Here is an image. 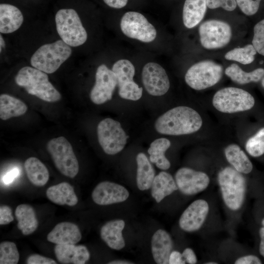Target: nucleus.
<instances>
[{
	"label": "nucleus",
	"mask_w": 264,
	"mask_h": 264,
	"mask_svg": "<svg viewBox=\"0 0 264 264\" xmlns=\"http://www.w3.org/2000/svg\"><path fill=\"white\" fill-rule=\"evenodd\" d=\"M202 125L199 114L192 108L179 106L167 110L155 120V130L169 135L189 134L198 131Z\"/></svg>",
	"instance_id": "obj_1"
},
{
	"label": "nucleus",
	"mask_w": 264,
	"mask_h": 264,
	"mask_svg": "<svg viewBox=\"0 0 264 264\" xmlns=\"http://www.w3.org/2000/svg\"><path fill=\"white\" fill-rule=\"evenodd\" d=\"M97 134L100 146L109 155H114L122 151L129 138L121 123L111 118H106L99 123Z\"/></svg>",
	"instance_id": "obj_8"
},
{
	"label": "nucleus",
	"mask_w": 264,
	"mask_h": 264,
	"mask_svg": "<svg viewBox=\"0 0 264 264\" xmlns=\"http://www.w3.org/2000/svg\"><path fill=\"white\" fill-rule=\"evenodd\" d=\"M109 264H133L129 261L125 260H115L112 261L108 263Z\"/></svg>",
	"instance_id": "obj_48"
},
{
	"label": "nucleus",
	"mask_w": 264,
	"mask_h": 264,
	"mask_svg": "<svg viewBox=\"0 0 264 264\" xmlns=\"http://www.w3.org/2000/svg\"><path fill=\"white\" fill-rule=\"evenodd\" d=\"M55 22L57 31L62 40L70 46H80L87 41V31L75 10H59L55 15Z\"/></svg>",
	"instance_id": "obj_5"
},
{
	"label": "nucleus",
	"mask_w": 264,
	"mask_h": 264,
	"mask_svg": "<svg viewBox=\"0 0 264 264\" xmlns=\"http://www.w3.org/2000/svg\"><path fill=\"white\" fill-rule=\"evenodd\" d=\"M72 49L59 40L42 45L30 59L31 66L46 73L55 72L71 55Z\"/></svg>",
	"instance_id": "obj_3"
},
{
	"label": "nucleus",
	"mask_w": 264,
	"mask_h": 264,
	"mask_svg": "<svg viewBox=\"0 0 264 264\" xmlns=\"http://www.w3.org/2000/svg\"><path fill=\"white\" fill-rule=\"evenodd\" d=\"M20 255L16 244L11 242H3L0 243V264H17Z\"/></svg>",
	"instance_id": "obj_34"
},
{
	"label": "nucleus",
	"mask_w": 264,
	"mask_h": 264,
	"mask_svg": "<svg viewBox=\"0 0 264 264\" xmlns=\"http://www.w3.org/2000/svg\"><path fill=\"white\" fill-rule=\"evenodd\" d=\"M23 17L20 10L7 3L0 4V32L8 34L18 30L22 25Z\"/></svg>",
	"instance_id": "obj_21"
},
{
	"label": "nucleus",
	"mask_w": 264,
	"mask_h": 264,
	"mask_svg": "<svg viewBox=\"0 0 264 264\" xmlns=\"http://www.w3.org/2000/svg\"><path fill=\"white\" fill-rule=\"evenodd\" d=\"M208 211L209 205L205 200L194 201L181 215L179 220L180 227L187 232L198 230L204 223Z\"/></svg>",
	"instance_id": "obj_16"
},
{
	"label": "nucleus",
	"mask_w": 264,
	"mask_h": 264,
	"mask_svg": "<svg viewBox=\"0 0 264 264\" xmlns=\"http://www.w3.org/2000/svg\"><path fill=\"white\" fill-rule=\"evenodd\" d=\"M17 227L24 235L33 233L38 228V220L34 208L26 204L18 205L15 211Z\"/></svg>",
	"instance_id": "obj_24"
},
{
	"label": "nucleus",
	"mask_w": 264,
	"mask_h": 264,
	"mask_svg": "<svg viewBox=\"0 0 264 264\" xmlns=\"http://www.w3.org/2000/svg\"><path fill=\"white\" fill-rule=\"evenodd\" d=\"M178 189L186 195H193L204 190L208 186L210 179L205 173L192 169L182 167L175 175Z\"/></svg>",
	"instance_id": "obj_14"
},
{
	"label": "nucleus",
	"mask_w": 264,
	"mask_h": 264,
	"mask_svg": "<svg viewBox=\"0 0 264 264\" xmlns=\"http://www.w3.org/2000/svg\"><path fill=\"white\" fill-rule=\"evenodd\" d=\"M185 262L183 259L182 254L177 251H172L169 256V264H183Z\"/></svg>",
	"instance_id": "obj_45"
},
{
	"label": "nucleus",
	"mask_w": 264,
	"mask_h": 264,
	"mask_svg": "<svg viewBox=\"0 0 264 264\" xmlns=\"http://www.w3.org/2000/svg\"><path fill=\"white\" fill-rule=\"evenodd\" d=\"M262 85L263 87L264 88V76L263 77L262 80Z\"/></svg>",
	"instance_id": "obj_50"
},
{
	"label": "nucleus",
	"mask_w": 264,
	"mask_h": 264,
	"mask_svg": "<svg viewBox=\"0 0 264 264\" xmlns=\"http://www.w3.org/2000/svg\"><path fill=\"white\" fill-rule=\"evenodd\" d=\"M259 233L261 238L259 251L261 255L264 257V227L260 228Z\"/></svg>",
	"instance_id": "obj_47"
},
{
	"label": "nucleus",
	"mask_w": 264,
	"mask_h": 264,
	"mask_svg": "<svg viewBox=\"0 0 264 264\" xmlns=\"http://www.w3.org/2000/svg\"><path fill=\"white\" fill-rule=\"evenodd\" d=\"M207 7V0H185L182 12L184 25L188 28L197 26L203 19Z\"/></svg>",
	"instance_id": "obj_23"
},
{
	"label": "nucleus",
	"mask_w": 264,
	"mask_h": 264,
	"mask_svg": "<svg viewBox=\"0 0 264 264\" xmlns=\"http://www.w3.org/2000/svg\"><path fill=\"white\" fill-rule=\"evenodd\" d=\"M82 238L78 226L70 222H62L58 223L48 234L47 241L59 244H75Z\"/></svg>",
	"instance_id": "obj_18"
},
{
	"label": "nucleus",
	"mask_w": 264,
	"mask_h": 264,
	"mask_svg": "<svg viewBox=\"0 0 264 264\" xmlns=\"http://www.w3.org/2000/svg\"><path fill=\"white\" fill-rule=\"evenodd\" d=\"M143 88L134 81L118 87L119 96L126 100L137 101L142 96Z\"/></svg>",
	"instance_id": "obj_36"
},
{
	"label": "nucleus",
	"mask_w": 264,
	"mask_h": 264,
	"mask_svg": "<svg viewBox=\"0 0 264 264\" xmlns=\"http://www.w3.org/2000/svg\"><path fill=\"white\" fill-rule=\"evenodd\" d=\"M27 264H56L57 262L50 258L38 254H32L26 260Z\"/></svg>",
	"instance_id": "obj_40"
},
{
	"label": "nucleus",
	"mask_w": 264,
	"mask_h": 264,
	"mask_svg": "<svg viewBox=\"0 0 264 264\" xmlns=\"http://www.w3.org/2000/svg\"><path fill=\"white\" fill-rule=\"evenodd\" d=\"M241 11L247 16L254 15L258 11L261 0H236Z\"/></svg>",
	"instance_id": "obj_38"
},
{
	"label": "nucleus",
	"mask_w": 264,
	"mask_h": 264,
	"mask_svg": "<svg viewBox=\"0 0 264 264\" xmlns=\"http://www.w3.org/2000/svg\"><path fill=\"white\" fill-rule=\"evenodd\" d=\"M170 146L171 142L166 138L161 137L154 140L148 149L150 162L155 164L160 169L168 170L171 163L165 154Z\"/></svg>",
	"instance_id": "obj_27"
},
{
	"label": "nucleus",
	"mask_w": 264,
	"mask_h": 264,
	"mask_svg": "<svg viewBox=\"0 0 264 264\" xmlns=\"http://www.w3.org/2000/svg\"><path fill=\"white\" fill-rule=\"evenodd\" d=\"M117 80L113 71L105 64L100 65L95 73V83L90 92V98L96 105H101L112 99Z\"/></svg>",
	"instance_id": "obj_12"
},
{
	"label": "nucleus",
	"mask_w": 264,
	"mask_h": 264,
	"mask_svg": "<svg viewBox=\"0 0 264 264\" xmlns=\"http://www.w3.org/2000/svg\"><path fill=\"white\" fill-rule=\"evenodd\" d=\"M14 220L12 211L10 207L2 205L0 207V224L9 223Z\"/></svg>",
	"instance_id": "obj_41"
},
{
	"label": "nucleus",
	"mask_w": 264,
	"mask_h": 264,
	"mask_svg": "<svg viewBox=\"0 0 264 264\" xmlns=\"http://www.w3.org/2000/svg\"><path fill=\"white\" fill-rule=\"evenodd\" d=\"M19 170L17 168H15L5 174L2 178L3 182L5 184H9L19 175Z\"/></svg>",
	"instance_id": "obj_44"
},
{
	"label": "nucleus",
	"mask_w": 264,
	"mask_h": 264,
	"mask_svg": "<svg viewBox=\"0 0 264 264\" xmlns=\"http://www.w3.org/2000/svg\"><path fill=\"white\" fill-rule=\"evenodd\" d=\"M104 2L109 6L117 9H120L125 6L128 0H103Z\"/></svg>",
	"instance_id": "obj_46"
},
{
	"label": "nucleus",
	"mask_w": 264,
	"mask_h": 264,
	"mask_svg": "<svg viewBox=\"0 0 264 264\" xmlns=\"http://www.w3.org/2000/svg\"><path fill=\"white\" fill-rule=\"evenodd\" d=\"M47 150L58 170L64 176L74 178L79 172V166L72 147L64 136L49 140Z\"/></svg>",
	"instance_id": "obj_7"
},
{
	"label": "nucleus",
	"mask_w": 264,
	"mask_h": 264,
	"mask_svg": "<svg viewBox=\"0 0 264 264\" xmlns=\"http://www.w3.org/2000/svg\"><path fill=\"white\" fill-rule=\"evenodd\" d=\"M253 32L252 45L258 53L264 56V19L255 25Z\"/></svg>",
	"instance_id": "obj_37"
},
{
	"label": "nucleus",
	"mask_w": 264,
	"mask_h": 264,
	"mask_svg": "<svg viewBox=\"0 0 264 264\" xmlns=\"http://www.w3.org/2000/svg\"><path fill=\"white\" fill-rule=\"evenodd\" d=\"M46 195L53 203L60 205L73 206L78 201L74 188L66 182L49 187L46 191Z\"/></svg>",
	"instance_id": "obj_22"
},
{
	"label": "nucleus",
	"mask_w": 264,
	"mask_h": 264,
	"mask_svg": "<svg viewBox=\"0 0 264 264\" xmlns=\"http://www.w3.org/2000/svg\"><path fill=\"white\" fill-rule=\"evenodd\" d=\"M235 264H261L262 262L258 257L254 255H247L238 259Z\"/></svg>",
	"instance_id": "obj_42"
},
{
	"label": "nucleus",
	"mask_w": 264,
	"mask_h": 264,
	"mask_svg": "<svg viewBox=\"0 0 264 264\" xmlns=\"http://www.w3.org/2000/svg\"><path fill=\"white\" fill-rule=\"evenodd\" d=\"M212 104L219 111L232 113L250 110L254 106L255 99L246 90L227 87L216 92L213 96Z\"/></svg>",
	"instance_id": "obj_6"
},
{
	"label": "nucleus",
	"mask_w": 264,
	"mask_h": 264,
	"mask_svg": "<svg viewBox=\"0 0 264 264\" xmlns=\"http://www.w3.org/2000/svg\"><path fill=\"white\" fill-rule=\"evenodd\" d=\"M245 149L252 156L258 157L264 154V128L248 139Z\"/></svg>",
	"instance_id": "obj_35"
},
{
	"label": "nucleus",
	"mask_w": 264,
	"mask_h": 264,
	"mask_svg": "<svg viewBox=\"0 0 264 264\" xmlns=\"http://www.w3.org/2000/svg\"><path fill=\"white\" fill-rule=\"evenodd\" d=\"M257 51L252 44H247L243 47H238L227 52L225 58L227 60L234 61L243 65L251 63L255 59Z\"/></svg>",
	"instance_id": "obj_33"
},
{
	"label": "nucleus",
	"mask_w": 264,
	"mask_h": 264,
	"mask_svg": "<svg viewBox=\"0 0 264 264\" xmlns=\"http://www.w3.org/2000/svg\"><path fill=\"white\" fill-rule=\"evenodd\" d=\"M182 255L185 263L194 264L197 262L196 256L194 251L191 248H186L182 253Z\"/></svg>",
	"instance_id": "obj_43"
},
{
	"label": "nucleus",
	"mask_w": 264,
	"mask_h": 264,
	"mask_svg": "<svg viewBox=\"0 0 264 264\" xmlns=\"http://www.w3.org/2000/svg\"><path fill=\"white\" fill-rule=\"evenodd\" d=\"M206 264H217V263H215V262H213V263H212V262H210V263H206Z\"/></svg>",
	"instance_id": "obj_51"
},
{
	"label": "nucleus",
	"mask_w": 264,
	"mask_h": 264,
	"mask_svg": "<svg viewBox=\"0 0 264 264\" xmlns=\"http://www.w3.org/2000/svg\"><path fill=\"white\" fill-rule=\"evenodd\" d=\"M173 248L170 235L165 230L159 229L153 235L151 249L154 261L158 264H169L170 255Z\"/></svg>",
	"instance_id": "obj_19"
},
{
	"label": "nucleus",
	"mask_w": 264,
	"mask_h": 264,
	"mask_svg": "<svg viewBox=\"0 0 264 264\" xmlns=\"http://www.w3.org/2000/svg\"><path fill=\"white\" fill-rule=\"evenodd\" d=\"M125 222L122 220H110L101 228L100 236L109 247L114 250H120L125 245L122 235Z\"/></svg>",
	"instance_id": "obj_20"
},
{
	"label": "nucleus",
	"mask_w": 264,
	"mask_h": 264,
	"mask_svg": "<svg viewBox=\"0 0 264 264\" xmlns=\"http://www.w3.org/2000/svg\"><path fill=\"white\" fill-rule=\"evenodd\" d=\"M15 81L28 94L44 101L53 103L61 99V94L49 82L47 74L34 67L26 66L21 68Z\"/></svg>",
	"instance_id": "obj_2"
},
{
	"label": "nucleus",
	"mask_w": 264,
	"mask_h": 264,
	"mask_svg": "<svg viewBox=\"0 0 264 264\" xmlns=\"http://www.w3.org/2000/svg\"><path fill=\"white\" fill-rule=\"evenodd\" d=\"M224 154L228 162L237 171L245 174L252 171L253 165L251 162L238 145H229L225 148Z\"/></svg>",
	"instance_id": "obj_29"
},
{
	"label": "nucleus",
	"mask_w": 264,
	"mask_h": 264,
	"mask_svg": "<svg viewBox=\"0 0 264 264\" xmlns=\"http://www.w3.org/2000/svg\"><path fill=\"white\" fill-rule=\"evenodd\" d=\"M218 181L223 200L232 210L242 206L245 195L246 183L241 173L235 169L227 167L220 172Z\"/></svg>",
	"instance_id": "obj_4"
},
{
	"label": "nucleus",
	"mask_w": 264,
	"mask_h": 264,
	"mask_svg": "<svg viewBox=\"0 0 264 264\" xmlns=\"http://www.w3.org/2000/svg\"><path fill=\"white\" fill-rule=\"evenodd\" d=\"M198 32L201 45L207 49L225 46L229 43L232 37L230 25L218 20L205 21L199 26Z\"/></svg>",
	"instance_id": "obj_10"
},
{
	"label": "nucleus",
	"mask_w": 264,
	"mask_h": 264,
	"mask_svg": "<svg viewBox=\"0 0 264 264\" xmlns=\"http://www.w3.org/2000/svg\"><path fill=\"white\" fill-rule=\"evenodd\" d=\"M237 6L236 0H207V6L212 9L221 7L225 10L232 11Z\"/></svg>",
	"instance_id": "obj_39"
},
{
	"label": "nucleus",
	"mask_w": 264,
	"mask_h": 264,
	"mask_svg": "<svg viewBox=\"0 0 264 264\" xmlns=\"http://www.w3.org/2000/svg\"><path fill=\"white\" fill-rule=\"evenodd\" d=\"M54 253L58 261L63 264H84L90 258L89 251L84 245L56 244Z\"/></svg>",
	"instance_id": "obj_17"
},
{
	"label": "nucleus",
	"mask_w": 264,
	"mask_h": 264,
	"mask_svg": "<svg viewBox=\"0 0 264 264\" xmlns=\"http://www.w3.org/2000/svg\"><path fill=\"white\" fill-rule=\"evenodd\" d=\"M142 81L146 91L154 96L164 95L170 87L169 79L164 68L154 62L148 63L144 66Z\"/></svg>",
	"instance_id": "obj_13"
},
{
	"label": "nucleus",
	"mask_w": 264,
	"mask_h": 264,
	"mask_svg": "<svg viewBox=\"0 0 264 264\" xmlns=\"http://www.w3.org/2000/svg\"><path fill=\"white\" fill-rule=\"evenodd\" d=\"M137 163L136 183L138 189L141 191L151 187L155 177V171L146 154L138 153L136 157Z\"/></svg>",
	"instance_id": "obj_26"
},
{
	"label": "nucleus",
	"mask_w": 264,
	"mask_h": 264,
	"mask_svg": "<svg viewBox=\"0 0 264 264\" xmlns=\"http://www.w3.org/2000/svg\"><path fill=\"white\" fill-rule=\"evenodd\" d=\"M0 52L2 48H4L5 46V44L3 38H2L1 35H0Z\"/></svg>",
	"instance_id": "obj_49"
},
{
	"label": "nucleus",
	"mask_w": 264,
	"mask_h": 264,
	"mask_svg": "<svg viewBox=\"0 0 264 264\" xmlns=\"http://www.w3.org/2000/svg\"><path fill=\"white\" fill-rule=\"evenodd\" d=\"M223 67L212 61L199 62L192 66L185 75L186 84L192 88L200 90L216 85L222 77Z\"/></svg>",
	"instance_id": "obj_9"
},
{
	"label": "nucleus",
	"mask_w": 264,
	"mask_h": 264,
	"mask_svg": "<svg viewBox=\"0 0 264 264\" xmlns=\"http://www.w3.org/2000/svg\"><path fill=\"white\" fill-rule=\"evenodd\" d=\"M262 223L263 225L264 226V219L263 220Z\"/></svg>",
	"instance_id": "obj_52"
},
{
	"label": "nucleus",
	"mask_w": 264,
	"mask_h": 264,
	"mask_svg": "<svg viewBox=\"0 0 264 264\" xmlns=\"http://www.w3.org/2000/svg\"><path fill=\"white\" fill-rule=\"evenodd\" d=\"M26 176L33 185L43 186L47 182L49 174L46 166L37 158L30 157L24 164Z\"/></svg>",
	"instance_id": "obj_28"
},
{
	"label": "nucleus",
	"mask_w": 264,
	"mask_h": 264,
	"mask_svg": "<svg viewBox=\"0 0 264 264\" xmlns=\"http://www.w3.org/2000/svg\"><path fill=\"white\" fill-rule=\"evenodd\" d=\"M151 188L152 196L158 203L178 189L173 176L165 171L155 176Z\"/></svg>",
	"instance_id": "obj_25"
},
{
	"label": "nucleus",
	"mask_w": 264,
	"mask_h": 264,
	"mask_svg": "<svg viewBox=\"0 0 264 264\" xmlns=\"http://www.w3.org/2000/svg\"><path fill=\"white\" fill-rule=\"evenodd\" d=\"M111 70L116 75L118 87L133 81L135 68L128 60L121 59L117 61L113 64Z\"/></svg>",
	"instance_id": "obj_32"
},
{
	"label": "nucleus",
	"mask_w": 264,
	"mask_h": 264,
	"mask_svg": "<svg viewBox=\"0 0 264 264\" xmlns=\"http://www.w3.org/2000/svg\"><path fill=\"white\" fill-rule=\"evenodd\" d=\"M27 107L21 100L7 94L0 95V118L6 120L11 118L22 115L26 112Z\"/></svg>",
	"instance_id": "obj_30"
},
{
	"label": "nucleus",
	"mask_w": 264,
	"mask_h": 264,
	"mask_svg": "<svg viewBox=\"0 0 264 264\" xmlns=\"http://www.w3.org/2000/svg\"><path fill=\"white\" fill-rule=\"evenodd\" d=\"M225 73L233 82L243 85L259 81L264 76V69L258 68L247 72L242 69L238 65L233 64L225 69Z\"/></svg>",
	"instance_id": "obj_31"
},
{
	"label": "nucleus",
	"mask_w": 264,
	"mask_h": 264,
	"mask_svg": "<svg viewBox=\"0 0 264 264\" xmlns=\"http://www.w3.org/2000/svg\"><path fill=\"white\" fill-rule=\"evenodd\" d=\"M129 196L123 186L110 181L99 183L92 192L93 201L97 204L106 205L125 201Z\"/></svg>",
	"instance_id": "obj_15"
},
{
	"label": "nucleus",
	"mask_w": 264,
	"mask_h": 264,
	"mask_svg": "<svg viewBox=\"0 0 264 264\" xmlns=\"http://www.w3.org/2000/svg\"><path fill=\"white\" fill-rule=\"evenodd\" d=\"M120 28L125 35L144 43L153 41L156 36L154 27L141 13L129 11L123 16Z\"/></svg>",
	"instance_id": "obj_11"
}]
</instances>
